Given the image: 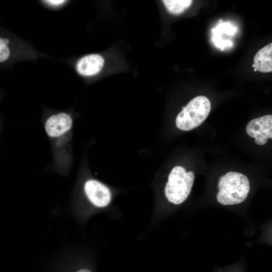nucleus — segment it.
I'll return each instance as SVG.
<instances>
[{
  "label": "nucleus",
  "instance_id": "obj_10",
  "mask_svg": "<svg viewBox=\"0 0 272 272\" xmlns=\"http://www.w3.org/2000/svg\"><path fill=\"white\" fill-rule=\"evenodd\" d=\"M9 40L0 37V62L6 61L10 55V50L8 47Z\"/></svg>",
  "mask_w": 272,
  "mask_h": 272
},
{
  "label": "nucleus",
  "instance_id": "obj_12",
  "mask_svg": "<svg viewBox=\"0 0 272 272\" xmlns=\"http://www.w3.org/2000/svg\"><path fill=\"white\" fill-rule=\"evenodd\" d=\"M76 272H92L90 270L86 268L79 269Z\"/></svg>",
  "mask_w": 272,
  "mask_h": 272
},
{
  "label": "nucleus",
  "instance_id": "obj_13",
  "mask_svg": "<svg viewBox=\"0 0 272 272\" xmlns=\"http://www.w3.org/2000/svg\"><path fill=\"white\" fill-rule=\"evenodd\" d=\"M254 71L255 72L257 71V70H256V69L255 67H254Z\"/></svg>",
  "mask_w": 272,
  "mask_h": 272
},
{
  "label": "nucleus",
  "instance_id": "obj_1",
  "mask_svg": "<svg viewBox=\"0 0 272 272\" xmlns=\"http://www.w3.org/2000/svg\"><path fill=\"white\" fill-rule=\"evenodd\" d=\"M218 201L223 205H233L242 202L249 190V181L245 175L228 172L220 177L218 185Z\"/></svg>",
  "mask_w": 272,
  "mask_h": 272
},
{
  "label": "nucleus",
  "instance_id": "obj_7",
  "mask_svg": "<svg viewBox=\"0 0 272 272\" xmlns=\"http://www.w3.org/2000/svg\"><path fill=\"white\" fill-rule=\"evenodd\" d=\"M104 63L103 57L98 54H91L81 58L77 62L78 73L85 76H91L98 74Z\"/></svg>",
  "mask_w": 272,
  "mask_h": 272
},
{
  "label": "nucleus",
  "instance_id": "obj_3",
  "mask_svg": "<svg viewBox=\"0 0 272 272\" xmlns=\"http://www.w3.org/2000/svg\"><path fill=\"white\" fill-rule=\"evenodd\" d=\"M211 108V103L207 97H195L177 115L175 121L177 128L188 131L197 127L206 119Z\"/></svg>",
  "mask_w": 272,
  "mask_h": 272
},
{
  "label": "nucleus",
  "instance_id": "obj_11",
  "mask_svg": "<svg viewBox=\"0 0 272 272\" xmlns=\"http://www.w3.org/2000/svg\"><path fill=\"white\" fill-rule=\"evenodd\" d=\"M47 4L52 5H59L64 3L65 1H45Z\"/></svg>",
  "mask_w": 272,
  "mask_h": 272
},
{
  "label": "nucleus",
  "instance_id": "obj_4",
  "mask_svg": "<svg viewBox=\"0 0 272 272\" xmlns=\"http://www.w3.org/2000/svg\"><path fill=\"white\" fill-rule=\"evenodd\" d=\"M84 193L92 205L97 208L107 206L110 202L111 194L109 189L95 179H88L84 184Z\"/></svg>",
  "mask_w": 272,
  "mask_h": 272
},
{
  "label": "nucleus",
  "instance_id": "obj_2",
  "mask_svg": "<svg viewBox=\"0 0 272 272\" xmlns=\"http://www.w3.org/2000/svg\"><path fill=\"white\" fill-rule=\"evenodd\" d=\"M194 179L192 171L187 172L181 166L174 167L169 174L165 187V193L171 202L179 205L187 198L191 190Z\"/></svg>",
  "mask_w": 272,
  "mask_h": 272
},
{
  "label": "nucleus",
  "instance_id": "obj_5",
  "mask_svg": "<svg viewBox=\"0 0 272 272\" xmlns=\"http://www.w3.org/2000/svg\"><path fill=\"white\" fill-rule=\"evenodd\" d=\"M246 130L250 137L255 138L256 144L264 145L267 139L272 138V115H266L251 120Z\"/></svg>",
  "mask_w": 272,
  "mask_h": 272
},
{
  "label": "nucleus",
  "instance_id": "obj_8",
  "mask_svg": "<svg viewBox=\"0 0 272 272\" xmlns=\"http://www.w3.org/2000/svg\"><path fill=\"white\" fill-rule=\"evenodd\" d=\"M257 71L261 73L272 71V43L259 50L254 57V64Z\"/></svg>",
  "mask_w": 272,
  "mask_h": 272
},
{
  "label": "nucleus",
  "instance_id": "obj_6",
  "mask_svg": "<svg viewBox=\"0 0 272 272\" xmlns=\"http://www.w3.org/2000/svg\"><path fill=\"white\" fill-rule=\"evenodd\" d=\"M73 120L71 116L60 112L49 116L45 121L44 128L47 135L52 139L63 137L72 128Z\"/></svg>",
  "mask_w": 272,
  "mask_h": 272
},
{
  "label": "nucleus",
  "instance_id": "obj_9",
  "mask_svg": "<svg viewBox=\"0 0 272 272\" xmlns=\"http://www.w3.org/2000/svg\"><path fill=\"white\" fill-rule=\"evenodd\" d=\"M162 2L168 11L175 15L183 13L192 3L191 0H163Z\"/></svg>",
  "mask_w": 272,
  "mask_h": 272
}]
</instances>
